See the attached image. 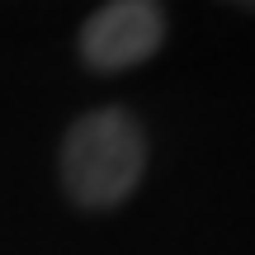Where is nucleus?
<instances>
[{"label": "nucleus", "mask_w": 255, "mask_h": 255, "mask_svg": "<svg viewBox=\"0 0 255 255\" xmlns=\"http://www.w3.org/2000/svg\"><path fill=\"white\" fill-rule=\"evenodd\" d=\"M57 175L76 208L109 213L132 199L146 175V128L123 104H100L81 114L62 137Z\"/></svg>", "instance_id": "1"}, {"label": "nucleus", "mask_w": 255, "mask_h": 255, "mask_svg": "<svg viewBox=\"0 0 255 255\" xmlns=\"http://www.w3.org/2000/svg\"><path fill=\"white\" fill-rule=\"evenodd\" d=\"M165 28L170 19L156 0H109L81 24V66L95 76H123L161 52Z\"/></svg>", "instance_id": "2"}]
</instances>
